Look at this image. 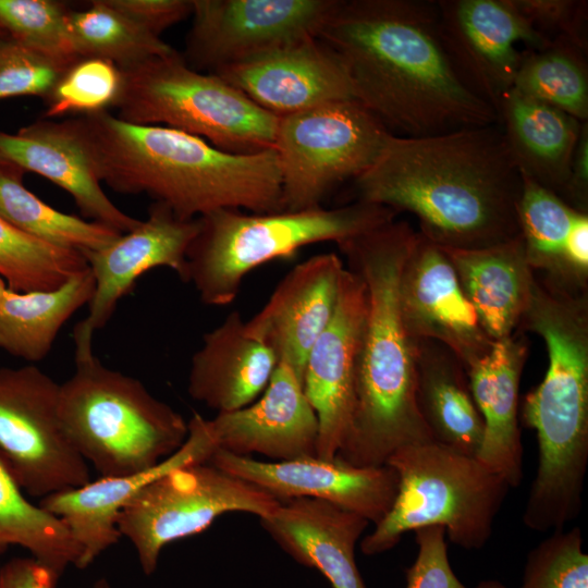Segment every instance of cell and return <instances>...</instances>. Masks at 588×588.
I'll return each mask as SVG.
<instances>
[{"instance_id": "cell-41", "label": "cell", "mask_w": 588, "mask_h": 588, "mask_svg": "<svg viewBox=\"0 0 588 588\" xmlns=\"http://www.w3.org/2000/svg\"><path fill=\"white\" fill-rule=\"evenodd\" d=\"M417 555L406 568V588H468L453 572L442 527L414 530Z\"/></svg>"}, {"instance_id": "cell-23", "label": "cell", "mask_w": 588, "mask_h": 588, "mask_svg": "<svg viewBox=\"0 0 588 588\" xmlns=\"http://www.w3.org/2000/svg\"><path fill=\"white\" fill-rule=\"evenodd\" d=\"M0 152L21 170L37 173L65 191L81 213L120 233L140 220L122 211L102 189L74 119L37 120L15 134L0 132Z\"/></svg>"}, {"instance_id": "cell-30", "label": "cell", "mask_w": 588, "mask_h": 588, "mask_svg": "<svg viewBox=\"0 0 588 588\" xmlns=\"http://www.w3.org/2000/svg\"><path fill=\"white\" fill-rule=\"evenodd\" d=\"M94 289L88 267L51 291L15 292L0 278V350L30 364L42 360Z\"/></svg>"}, {"instance_id": "cell-32", "label": "cell", "mask_w": 588, "mask_h": 588, "mask_svg": "<svg viewBox=\"0 0 588 588\" xmlns=\"http://www.w3.org/2000/svg\"><path fill=\"white\" fill-rule=\"evenodd\" d=\"M10 546L24 548L59 576L79 556L65 526L27 500L0 455V554Z\"/></svg>"}, {"instance_id": "cell-46", "label": "cell", "mask_w": 588, "mask_h": 588, "mask_svg": "<svg viewBox=\"0 0 588 588\" xmlns=\"http://www.w3.org/2000/svg\"><path fill=\"white\" fill-rule=\"evenodd\" d=\"M577 211L588 213V124L583 123L571 163L568 179L561 197Z\"/></svg>"}, {"instance_id": "cell-2", "label": "cell", "mask_w": 588, "mask_h": 588, "mask_svg": "<svg viewBox=\"0 0 588 588\" xmlns=\"http://www.w3.org/2000/svg\"><path fill=\"white\" fill-rule=\"evenodd\" d=\"M355 189L359 201L414 215L441 248L480 249L519 235L522 175L499 124L391 134Z\"/></svg>"}, {"instance_id": "cell-49", "label": "cell", "mask_w": 588, "mask_h": 588, "mask_svg": "<svg viewBox=\"0 0 588 588\" xmlns=\"http://www.w3.org/2000/svg\"><path fill=\"white\" fill-rule=\"evenodd\" d=\"M14 164L11 163L7 158L0 152V169L2 168H9L13 167Z\"/></svg>"}, {"instance_id": "cell-12", "label": "cell", "mask_w": 588, "mask_h": 588, "mask_svg": "<svg viewBox=\"0 0 588 588\" xmlns=\"http://www.w3.org/2000/svg\"><path fill=\"white\" fill-rule=\"evenodd\" d=\"M59 395L60 383L33 364L0 367V455L39 500L91 480L63 428Z\"/></svg>"}, {"instance_id": "cell-6", "label": "cell", "mask_w": 588, "mask_h": 588, "mask_svg": "<svg viewBox=\"0 0 588 588\" xmlns=\"http://www.w3.org/2000/svg\"><path fill=\"white\" fill-rule=\"evenodd\" d=\"M74 371L60 383L59 413L78 454L99 474L149 469L175 453L188 421L136 378L108 368L93 342L74 340Z\"/></svg>"}, {"instance_id": "cell-39", "label": "cell", "mask_w": 588, "mask_h": 588, "mask_svg": "<svg viewBox=\"0 0 588 588\" xmlns=\"http://www.w3.org/2000/svg\"><path fill=\"white\" fill-rule=\"evenodd\" d=\"M579 527L554 530L526 559L519 588H588V554Z\"/></svg>"}, {"instance_id": "cell-20", "label": "cell", "mask_w": 588, "mask_h": 588, "mask_svg": "<svg viewBox=\"0 0 588 588\" xmlns=\"http://www.w3.org/2000/svg\"><path fill=\"white\" fill-rule=\"evenodd\" d=\"M213 73L278 118L356 99L342 60L319 38L293 42Z\"/></svg>"}, {"instance_id": "cell-34", "label": "cell", "mask_w": 588, "mask_h": 588, "mask_svg": "<svg viewBox=\"0 0 588 588\" xmlns=\"http://www.w3.org/2000/svg\"><path fill=\"white\" fill-rule=\"evenodd\" d=\"M586 50L559 36L541 50H525L513 88L580 122L588 120Z\"/></svg>"}, {"instance_id": "cell-50", "label": "cell", "mask_w": 588, "mask_h": 588, "mask_svg": "<svg viewBox=\"0 0 588 588\" xmlns=\"http://www.w3.org/2000/svg\"><path fill=\"white\" fill-rule=\"evenodd\" d=\"M7 37H9V36L0 29V42H1L3 39H5Z\"/></svg>"}, {"instance_id": "cell-7", "label": "cell", "mask_w": 588, "mask_h": 588, "mask_svg": "<svg viewBox=\"0 0 588 588\" xmlns=\"http://www.w3.org/2000/svg\"><path fill=\"white\" fill-rule=\"evenodd\" d=\"M395 215L388 207L359 200L338 208L268 213L219 209L198 217V232L186 253V282L204 304L226 306L257 267L290 259L310 244H338L393 221Z\"/></svg>"}, {"instance_id": "cell-35", "label": "cell", "mask_w": 588, "mask_h": 588, "mask_svg": "<svg viewBox=\"0 0 588 588\" xmlns=\"http://www.w3.org/2000/svg\"><path fill=\"white\" fill-rule=\"evenodd\" d=\"M577 212L555 193L522 175L517 215L527 262L535 274L543 275L546 285L564 292L563 252Z\"/></svg>"}, {"instance_id": "cell-17", "label": "cell", "mask_w": 588, "mask_h": 588, "mask_svg": "<svg viewBox=\"0 0 588 588\" xmlns=\"http://www.w3.org/2000/svg\"><path fill=\"white\" fill-rule=\"evenodd\" d=\"M198 228V218L181 219L167 206L154 203L147 219L136 228L101 249L84 253L95 289L88 314L75 326L73 338L93 341L96 331L111 319L119 302L150 269L169 268L186 282V253Z\"/></svg>"}, {"instance_id": "cell-36", "label": "cell", "mask_w": 588, "mask_h": 588, "mask_svg": "<svg viewBox=\"0 0 588 588\" xmlns=\"http://www.w3.org/2000/svg\"><path fill=\"white\" fill-rule=\"evenodd\" d=\"M86 267L82 253L36 240L0 216V278L9 289L51 291Z\"/></svg>"}, {"instance_id": "cell-21", "label": "cell", "mask_w": 588, "mask_h": 588, "mask_svg": "<svg viewBox=\"0 0 588 588\" xmlns=\"http://www.w3.org/2000/svg\"><path fill=\"white\" fill-rule=\"evenodd\" d=\"M218 449L271 461L317 456L318 418L303 387V377L279 362L266 389L252 404L210 419Z\"/></svg>"}, {"instance_id": "cell-37", "label": "cell", "mask_w": 588, "mask_h": 588, "mask_svg": "<svg viewBox=\"0 0 588 588\" xmlns=\"http://www.w3.org/2000/svg\"><path fill=\"white\" fill-rule=\"evenodd\" d=\"M70 11L54 0H0V29L21 45L72 64L79 58L69 27Z\"/></svg>"}, {"instance_id": "cell-1", "label": "cell", "mask_w": 588, "mask_h": 588, "mask_svg": "<svg viewBox=\"0 0 588 588\" xmlns=\"http://www.w3.org/2000/svg\"><path fill=\"white\" fill-rule=\"evenodd\" d=\"M318 38L342 60L356 100L401 136L499 124L446 51L436 1L339 0Z\"/></svg>"}, {"instance_id": "cell-29", "label": "cell", "mask_w": 588, "mask_h": 588, "mask_svg": "<svg viewBox=\"0 0 588 588\" xmlns=\"http://www.w3.org/2000/svg\"><path fill=\"white\" fill-rule=\"evenodd\" d=\"M416 403L433 441L476 456L483 420L467 371L451 350L432 340H417Z\"/></svg>"}, {"instance_id": "cell-47", "label": "cell", "mask_w": 588, "mask_h": 588, "mask_svg": "<svg viewBox=\"0 0 588 588\" xmlns=\"http://www.w3.org/2000/svg\"><path fill=\"white\" fill-rule=\"evenodd\" d=\"M476 588H507L504 584L497 579H485L477 584Z\"/></svg>"}, {"instance_id": "cell-40", "label": "cell", "mask_w": 588, "mask_h": 588, "mask_svg": "<svg viewBox=\"0 0 588 588\" xmlns=\"http://www.w3.org/2000/svg\"><path fill=\"white\" fill-rule=\"evenodd\" d=\"M70 65L7 37L0 42V100L16 96L46 100Z\"/></svg>"}, {"instance_id": "cell-9", "label": "cell", "mask_w": 588, "mask_h": 588, "mask_svg": "<svg viewBox=\"0 0 588 588\" xmlns=\"http://www.w3.org/2000/svg\"><path fill=\"white\" fill-rule=\"evenodd\" d=\"M121 72L120 119L175 128L232 154L273 149L279 118L219 75L192 69L177 51Z\"/></svg>"}, {"instance_id": "cell-24", "label": "cell", "mask_w": 588, "mask_h": 588, "mask_svg": "<svg viewBox=\"0 0 588 588\" xmlns=\"http://www.w3.org/2000/svg\"><path fill=\"white\" fill-rule=\"evenodd\" d=\"M261 526L299 564L320 572L333 588H366L355 547L370 524L365 517L326 501H282Z\"/></svg>"}, {"instance_id": "cell-44", "label": "cell", "mask_w": 588, "mask_h": 588, "mask_svg": "<svg viewBox=\"0 0 588 588\" xmlns=\"http://www.w3.org/2000/svg\"><path fill=\"white\" fill-rule=\"evenodd\" d=\"M563 264L566 292L588 293V213L577 212L566 236Z\"/></svg>"}, {"instance_id": "cell-4", "label": "cell", "mask_w": 588, "mask_h": 588, "mask_svg": "<svg viewBox=\"0 0 588 588\" xmlns=\"http://www.w3.org/2000/svg\"><path fill=\"white\" fill-rule=\"evenodd\" d=\"M417 232L390 221L338 243L364 281L367 314L355 364L354 411L335 457L356 467L385 465L396 451L432 441L416 403V345L402 320L399 285Z\"/></svg>"}, {"instance_id": "cell-27", "label": "cell", "mask_w": 588, "mask_h": 588, "mask_svg": "<svg viewBox=\"0 0 588 588\" xmlns=\"http://www.w3.org/2000/svg\"><path fill=\"white\" fill-rule=\"evenodd\" d=\"M442 250L487 335L493 342L513 335L529 306L536 281L520 235L480 249Z\"/></svg>"}, {"instance_id": "cell-18", "label": "cell", "mask_w": 588, "mask_h": 588, "mask_svg": "<svg viewBox=\"0 0 588 588\" xmlns=\"http://www.w3.org/2000/svg\"><path fill=\"white\" fill-rule=\"evenodd\" d=\"M399 298L411 338L443 344L466 371L490 352L494 342L463 294L449 258L419 232L403 266Z\"/></svg>"}, {"instance_id": "cell-43", "label": "cell", "mask_w": 588, "mask_h": 588, "mask_svg": "<svg viewBox=\"0 0 588 588\" xmlns=\"http://www.w3.org/2000/svg\"><path fill=\"white\" fill-rule=\"evenodd\" d=\"M108 3L133 21L160 36L192 15V0H107Z\"/></svg>"}, {"instance_id": "cell-11", "label": "cell", "mask_w": 588, "mask_h": 588, "mask_svg": "<svg viewBox=\"0 0 588 588\" xmlns=\"http://www.w3.org/2000/svg\"><path fill=\"white\" fill-rule=\"evenodd\" d=\"M280 503L209 462L195 463L146 485L122 509L117 525L136 550L144 574L150 575L167 544L204 531L223 514L243 512L261 518Z\"/></svg>"}, {"instance_id": "cell-42", "label": "cell", "mask_w": 588, "mask_h": 588, "mask_svg": "<svg viewBox=\"0 0 588 588\" xmlns=\"http://www.w3.org/2000/svg\"><path fill=\"white\" fill-rule=\"evenodd\" d=\"M510 1L532 27L550 39V34H554L555 37L562 36L586 50V2L574 0Z\"/></svg>"}, {"instance_id": "cell-28", "label": "cell", "mask_w": 588, "mask_h": 588, "mask_svg": "<svg viewBox=\"0 0 588 588\" xmlns=\"http://www.w3.org/2000/svg\"><path fill=\"white\" fill-rule=\"evenodd\" d=\"M498 114L519 173L562 197L584 122L514 89Z\"/></svg>"}, {"instance_id": "cell-45", "label": "cell", "mask_w": 588, "mask_h": 588, "mask_svg": "<svg viewBox=\"0 0 588 588\" xmlns=\"http://www.w3.org/2000/svg\"><path fill=\"white\" fill-rule=\"evenodd\" d=\"M59 577L33 556L15 558L0 566V588H56Z\"/></svg>"}, {"instance_id": "cell-10", "label": "cell", "mask_w": 588, "mask_h": 588, "mask_svg": "<svg viewBox=\"0 0 588 588\" xmlns=\"http://www.w3.org/2000/svg\"><path fill=\"white\" fill-rule=\"evenodd\" d=\"M392 133L356 99L279 118L273 149L283 210L321 207L329 192L378 159Z\"/></svg>"}, {"instance_id": "cell-19", "label": "cell", "mask_w": 588, "mask_h": 588, "mask_svg": "<svg viewBox=\"0 0 588 588\" xmlns=\"http://www.w3.org/2000/svg\"><path fill=\"white\" fill-rule=\"evenodd\" d=\"M217 449L210 419L194 413L183 445L156 466L124 476L99 477L47 495L39 500V505L65 526L79 551L76 566L85 568L120 540L118 518L134 495L173 468L208 462Z\"/></svg>"}, {"instance_id": "cell-48", "label": "cell", "mask_w": 588, "mask_h": 588, "mask_svg": "<svg viewBox=\"0 0 588 588\" xmlns=\"http://www.w3.org/2000/svg\"><path fill=\"white\" fill-rule=\"evenodd\" d=\"M90 588H111V586L105 578H100Z\"/></svg>"}, {"instance_id": "cell-15", "label": "cell", "mask_w": 588, "mask_h": 588, "mask_svg": "<svg viewBox=\"0 0 588 588\" xmlns=\"http://www.w3.org/2000/svg\"><path fill=\"white\" fill-rule=\"evenodd\" d=\"M208 462L281 502L317 499L356 513L375 525L391 510L399 487L397 474L388 465L356 467L338 457L264 462L217 449Z\"/></svg>"}, {"instance_id": "cell-25", "label": "cell", "mask_w": 588, "mask_h": 588, "mask_svg": "<svg viewBox=\"0 0 588 588\" xmlns=\"http://www.w3.org/2000/svg\"><path fill=\"white\" fill-rule=\"evenodd\" d=\"M527 356V340L516 331L495 341L490 352L467 370L483 420V439L476 457L511 488L518 487L524 477L518 392Z\"/></svg>"}, {"instance_id": "cell-31", "label": "cell", "mask_w": 588, "mask_h": 588, "mask_svg": "<svg viewBox=\"0 0 588 588\" xmlns=\"http://www.w3.org/2000/svg\"><path fill=\"white\" fill-rule=\"evenodd\" d=\"M23 173L16 166L0 169V216L20 231L82 255L106 247L122 234L54 209L25 187Z\"/></svg>"}, {"instance_id": "cell-3", "label": "cell", "mask_w": 588, "mask_h": 588, "mask_svg": "<svg viewBox=\"0 0 588 588\" xmlns=\"http://www.w3.org/2000/svg\"><path fill=\"white\" fill-rule=\"evenodd\" d=\"M101 183L122 194H145L179 218L225 208L283 210L274 149L232 154L162 125L126 122L109 111L74 119Z\"/></svg>"}, {"instance_id": "cell-8", "label": "cell", "mask_w": 588, "mask_h": 588, "mask_svg": "<svg viewBox=\"0 0 588 588\" xmlns=\"http://www.w3.org/2000/svg\"><path fill=\"white\" fill-rule=\"evenodd\" d=\"M385 465L397 474V493L385 517L362 539L364 554L387 552L406 532L430 526L442 527L465 550L487 544L511 489L502 476L433 440L396 451Z\"/></svg>"}, {"instance_id": "cell-13", "label": "cell", "mask_w": 588, "mask_h": 588, "mask_svg": "<svg viewBox=\"0 0 588 588\" xmlns=\"http://www.w3.org/2000/svg\"><path fill=\"white\" fill-rule=\"evenodd\" d=\"M339 0H192L183 59L196 71L243 62L319 33Z\"/></svg>"}, {"instance_id": "cell-16", "label": "cell", "mask_w": 588, "mask_h": 588, "mask_svg": "<svg viewBox=\"0 0 588 588\" xmlns=\"http://www.w3.org/2000/svg\"><path fill=\"white\" fill-rule=\"evenodd\" d=\"M366 314V285L345 268L333 316L313 344L303 373L304 392L318 418L317 456L321 458H334L350 431L355 364Z\"/></svg>"}, {"instance_id": "cell-33", "label": "cell", "mask_w": 588, "mask_h": 588, "mask_svg": "<svg viewBox=\"0 0 588 588\" xmlns=\"http://www.w3.org/2000/svg\"><path fill=\"white\" fill-rule=\"evenodd\" d=\"M69 27L79 59H105L120 70L176 52L160 36L111 7L107 0H94L84 10H71Z\"/></svg>"}, {"instance_id": "cell-14", "label": "cell", "mask_w": 588, "mask_h": 588, "mask_svg": "<svg viewBox=\"0 0 588 588\" xmlns=\"http://www.w3.org/2000/svg\"><path fill=\"white\" fill-rule=\"evenodd\" d=\"M436 3L440 33L456 70L498 113L524 58L519 45L526 50H541L552 39L532 27L510 0Z\"/></svg>"}, {"instance_id": "cell-38", "label": "cell", "mask_w": 588, "mask_h": 588, "mask_svg": "<svg viewBox=\"0 0 588 588\" xmlns=\"http://www.w3.org/2000/svg\"><path fill=\"white\" fill-rule=\"evenodd\" d=\"M122 88V72L111 61L81 58L59 78L46 99L47 118L109 111Z\"/></svg>"}, {"instance_id": "cell-22", "label": "cell", "mask_w": 588, "mask_h": 588, "mask_svg": "<svg viewBox=\"0 0 588 588\" xmlns=\"http://www.w3.org/2000/svg\"><path fill=\"white\" fill-rule=\"evenodd\" d=\"M344 269L335 253L296 265L265 306L245 321L246 332L303 377L307 355L333 316Z\"/></svg>"}, {"instance_id": "cell-26", "label": "cell", "mask_w": 588, "mask_h": 588, "mask_svg": "<svg viewBox=\"0 0 588 588\" xmlns=\"http://www.w3.org/2000/svg\"><path fill=\"white\" fill-rule=\"evenodd\" d=\"M279 360L245 330L238 311L203 336L188 372L191 397L219 413L252 404L266 389Z\"/></svg>"}, {"instance_id": "cell-5", "label": "cell", "mask_w": 588, "mask_h": 588, "mask_svg": "<svg viewBox=\"0 0 588 588\" xmlns=\"http://www.w3.org/2000/svg\"><path fill=\"white\" fill-rule=\"evenodd\" d=\"M517 331L539 335L549 359L520 412L538 443L523 518L539 529H559L580 513L588 465V293L556 290L536 277Z\"/></svg>"}]
</instances>
